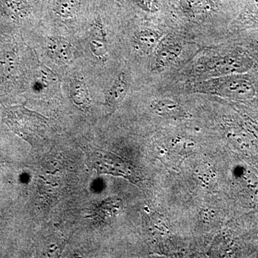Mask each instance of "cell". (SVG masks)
I'll use <instances>...</instances> for the list:
<instances>
[{
	"instance_id": "cell-1",
	"label": "cell",
	"mask_w": 258,
	"mask_h": 258,
	"mask_svg": "<svg viewBox=\"0 0 258 258\" xmlns=\"http://www.w3.org/2000/svg\"><path fill=\"white\" fill-rule=\"evenodd\" d=\"M220 92L235 101H252L258 95V75H232L222 80Z\"/></svg>"
},
{
	"instance_id": "cell-2",
	"label": "cell",
	"mask_w": 258,
	"mask_h": 258,
	"mask_svg": "<svg viewBox=\"0 0 258 258\" xmlns=\"http://www.w3.org/2000/svg\"><path fill=\"white\" fill-rule=\"evenodd\" d=\"M84 151L90 169H96L99 174L120 172V162L110 153L93 147H85Z\"/></svg>"
},
{
	"instance_id": "cell-3",
	"label": "cell",
	"mask_w": 258,
	"mask_h": 258,
	"mask_svg": "<svg viewBox=\"0 0 258 258\" xmlns=\"http://www.w3.org/2000/svg\"><path fill=\"white\" fill-rule=\"evenodd\" d=\"M151 108L155 114L163 118L180 119L189 117L187 112L179 103L171 100H155L151 104Z\"/></svg>"
},
{
	"instance_id": "cell-4",
	"label": "cell",
	"mask_w": 258,
	"mask_h": 258,
	"mask_svg": "<svg viewBox=\"0 0 258 258\" xmlns=\"http://www.w3.org/2000/svg\"><path fill=\"white\" fill-rule=\"evenodd\" d=\"M182 52V46L179 44H168L158 50L154 61V68L157 71L169 67L174 63Z\"/></svg>"
},
{
	"instance_id": "cell-5",
	"label": "cell",
	"mask_w": 258,
	"mask_h": 258,
	"mask_svg": "<svg viewBox=\"0 0 258 258\" xmlns=\"http://www.w3.org/2000/svg\"><path fill=\"white\" fill-rule=\"evenodd\" d=\"M161 37L160 34L155 30L150 29L142 30L134 37L136 49L143 55H149L157 48Z\"/></svg>"
},
{
	"instance_id": "cell-6",
	"label": "cell",
	"mask_w": 258,
	"mask_h": 258,
	"mask_svg": "<svg viewBox=\"0 0 258 258\" xmlns=\"http://www.w3.org/2000/svg\"><path fill=\"white\" fill-rule=\"evenodd\" d=\"M47 49L56 60L68 63L72 60L73 52L67 40L60 37H52L49 40Z\"/></svg>"
},
{
	"instance_id": "cell-7",
	"label": "cell",
	"mask_w": 258,
	"mask_h": 258,
	"mask_svg": "<svg viewBox=\"0 0 258 258\" xmlns=\"http://www.w3.org/2000/svg\"><path fill=\"white\" fill-rule=\"evenodd\" d=\"M128 91V84L124 76L120 75L107 93V103L110 106L115 108L123 101Z\"/></svg>"
},
{
	"instance_id": "cell-8",
	"label": "cell",
	"mask_w": 258,
	"mask_h": 258,
	"mask_svg": "<svg viewBox=\"0 0 258 258\" xmlns=\"http://www.w3.org/2000/svg\"><path fill=\"white\" fill-rule=\"evenodd\" d=\"M71 98L75 104L82 109H86L91 104V98L87 86L81 81H74L71 83L70 88Z\"/></svg>"
},
{
	"instance_id": "cell-9",
	"label": "cell",
	"mask_w": 258,
	"mask_h": 258,
	"mask_svg": "<svg viewBox=\"0 0 258 258\" xmlns=\"http://www.w3.org/2000/svg\"><path fill=\"white\" fill-rule=\"evenodd\" d=\"M81 0H58L55 10L59 16L64 18H73L79 11Z\"/></svg>"
},
{
	"instance_id": "cell-10",
	"label": "cell",
	"mask_w": 258,
	"mask_h": 258,
	"mask_svg": "<svg viewBox=\"0 0 258 258\" xmlns=\"http://www.w3.org/2000/svg\"><path fill=\"white\" fill-rule=\"evenodd\" d=\"M17 66V56L11 51L3 52L0 56V70L5 76L14 72Z\"/></svg>"
},
{
	"instance_id": "cell-11",
	"label": "cell",
	"mask_w": 258,
	"mask_h": 258,
	"mask_svg": "<svg viewBox=\"0 0 258 258\" xmlns=\"http://www.w3.org/2000/svg\"><path fill=\"white\" fill-rule=\"evenodd\" d=\"M181 3L184 8L194 13H206L212 9L209 0H181Z\"/></svg>"
},
{
	"instance_id": "cell-12",
	"label": "cell",
	"mask_w": 258,
	"mask_h": 258,
	"mask_svg": "<svg viewBox=\"0 0 258 258\" xmlns=\"http://www.w3.org/2000/svg\"><path fill=\"white\" fill-rule=\"evenodd\" d=\"M241 25L244 27H258V0H251L250 8L244 14Z\"/></svg>"
},
{
	"instance_id": "cell-13",
	"label": "cell",
	"mask_w": 258,
	"mask_h": 258,
	"mask_svg": "<svg viewBox=\"0 0 258 258\" xmlns=\"http://www.w3.org/2000/svg\"><path fill=\"white\" fill-rule=\"evenodd\" d=\"M91 47L93 53L98 56L100 59L103 60L106 57L107 47L106 43L103 40L93 39L91 41Z\"/></svg>"
},
{
	"instance_id": "cell-14",
	"label": "cell",
	"mask_w": 258,
	"mask_h": 258,
	"mask_svg": "<svg viewBox=\"0 0 258 258\" xmlns=\"http://www.w3.org/2000/svg\"><path fill=\"white\" fill-rule=\"evenodd\" d=\"M139 4L152 11H157L159 9V5L156 0H137Z\"/></svg>"
},
{
	"instance_id": "cell-15",
	"label": "cell",
	"mask_w": 258,
	"mask_h": 258,
	"mask_svg": "<svg viewBox=\"0 0 258 258\" xmlns=\"http://www.w3.org/2000/svg\"><path fill=\"white\" fill-rule=\"evenodd\" d=\"M252 42H254V45H257L258 46V35L257 36L254 37V39H253V40H252Z\"/></svg>"
}]
</instances>
